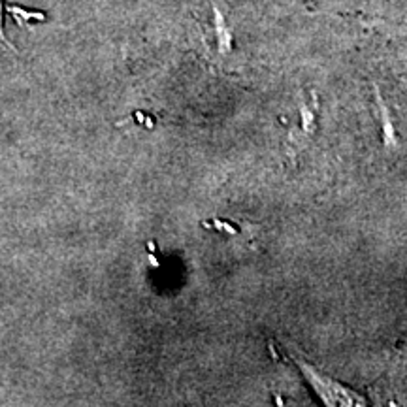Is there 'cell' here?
Instances as JSON below:
<instances>
[{
	"instance_id": "cell-1",
	"label": "cell",
	"mask_w": 407,
	"mask_h": 407,
	"mask_svg": "<svg viewBox=\"0 0 407 407\" xmlns=\"http://www.w3.org/2000/svg\"><path fill=\"white\" fill-rule=\"evenodd\" d=\"M294 360H296V366L300 368V372L303 373V377L311 384V389L315 390V394L319 396L326 405H362L364 403V400L356 392L322 375L315 368L309 366L308 362L300 360V358H294Z\"/></svg>"
}]
</instances>
